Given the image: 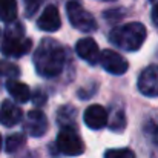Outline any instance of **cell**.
<instances>
[{
    "mask_svg": "<svg viewBox=\"0 0 158 158\" xmlns=\"http://www.w3.org/2000/svg\"><path fill=\"white\" fill-rule=\"evenodd\" d=\"M34 66L42 77H55L64 66V49L54 39L40 42L34 52Z\"/></svg>",
    "mask_w": 158,
    "mask_h": 158,
    "instance_id": "obj_1",
    "label": "cell"
},
{
    "mask_svg": "<svg viewBox=\"0 0 158 158\" xmlns=\"http://www.w3.org/2000/svg\"><path fill=\"white\" fill-rule=\"evenodd\" d=\"M109 40L112 45H115L120 49L137 51L141 48V45L146 40V28L138 22L126 23L114 28L109 34Z\"/></svg>",
    "mask_w": 158,
    "mask_h": 158,
    "instance_id": "obj_2",
    "label": "cell"
},
{
    "mask_svg": "<svg viewBox=\"0 0 158 158\" xmlns=\"http://www.w3.org/2000/svg\"><path fill=\"white\" fill-rule=\"evenodd\" d=\"M11 23L12 25L5 31V39L0 51L5 57H22L31 51L32 42L25 35V29L20 23H17L15 20Z\"/></svg>",
    "mask_w": 158,
    "mask_h": 158,
    "instance_id": "obj_3",
    "label": "cell"
},
{
    "mask_svg": "<svg viewBox=\"0 0 158 158\" xmlns=\"http://www.w3.org/2000/svg\"><path fill=\"white\" fill-rule=\"evenodd\" d=\"M66 11L69 22L75 29L81 32H94L97 29V22L94 15L89 11H86L77 0H69L66 3Z\"/></svg>",
    "mask_w": 158,
    "mask_h": 158,
    "instance_id": "obj_4",
    "label": "cell"
},
{
    "mask_svg": "<svg viewBox=\"0 0 158 158\" xmlns=\"http://www.w3.org/2000/svg\"><path fill=\"white\" fill-rule=\"evenodd\" d=\"M55 146H57L60 154L68 155V157L81 155L83 151H85V144H83L80 135L74 129H71L69 126H63L61 127V131L57 135Z\"/></svg>",
    "mask_w": 158,
    "mask_h": 158,
    "instance_id": "obj_5",
    "label": "cell"
},
{
    "mask_svg": "<svg viewBox=\"0 0 158 158\" xmlns=\"http://www.w3.org/2000/svg\"><path fill=\"white\" fill-rule=\"evenodd\" d=\"M98 63L103 66L105 71H107L109 74H114V75H121L129 68L127 60L112 49H106L103 52H100Z\"/></svg>",
    "mask_w": 158,
    "mask_h": 158,
    "instance_id": "obj_6",
    "label": "cell"
},
{
    "mask_svg": "<svg viewBox=\"0 0 158 158\" xmlns=\"http://www.w3.org/2000/svg\"><path fill=\"white\" fill-rule=\"evenodd\" d=\"M138 89L148 97L158 95V64L146 68L138 77Z\"/></svg>",
    "mask_w": 158,
    "mask_h": 158,
    "instance_id": "obj_7",
    "label": "cell"
},
{
    "mask_svg": "<svg viewBox=\"0 0 158 158\" xmlns=\"http://www.w3.org/2000/svg\"><path fill=\"white\" fill-rule=\"evenodd\" d=\"M48 129V120L46 115L40 109H34L28 112L26 121H25V131L32 137H42Z\"/></svg>",
    "mask_w": 158,
    "mask_h": 158,
    "instance_id": "obj_8",
    "label": "cell"
},
{
    "mask_svg": "<svg viewBox=\"0 0 158 158\" xmlns=\"http://www.w3.org/2000/svg\"><path fill=\"white\" fill-rule=\"evenodd\" d=\"M75 51L78 54V57L85 61H88L89 64H95L98 63V58H100V49H98V45L94 39L91 37H86V39H81L78 40L77 46H75Z\"/></svg>",
    "mask_w": 158,
    "mask_h": 158,
    "instance_id": "obj_9",
    "label": "cell"
},
{
    "mask_svg": "<svg viewBox=\"0 0 158 158\" xmlns=\"http://www.w3.org/2000/svg\"><path fill=\"white\" fill-rule=\"evenodd\" d=\"M107 110L100 105H92L85 110V123L91 129H102L107 124Z\"/></svg>",
    "mask_w": 158,
    "mask_h": 158,
    "instance_id": "obj_10",
    "label": "cell"
},
{
    "mask_svg": "<svg viewBox=\"0 0 158 158\" xmlns=\"http://www.w3.org/2000/svg\"><path fill=\"white\" fill-rule=\"evenodd\" d=\"M37 26L46 32H52L57 31L60 26H61V20H60V14H58V9L54 6V5H48L42 15L39 17L37 20Z\"/></svg>",
    "mask_w": 158,
    "mask_h": 158,
    "instance_id": "obj_11",
    "label": "cell"
},
{
    "mask_svg": "<svg viewBox=\"0 0 158 158\" xmlns=\"http://www.w3.org/2000/svg\"><path fill=\"white\" fill-rule=\"evenodd\" d=\"M22 120V109L9 100H5L0 106V124L12 127Z\"/></svg>",
    "mask_w": 158,
    "mask_h": 158,
    "instance_id": "obj_12",
    "label": "cell"
},
{
    "mask_svg": "<svg viewBox=\"0 0 158 158\" xmlns=\"http://www.w3.org/2000/svg\"><path fill=\"white\" fill-rule=\"evenodd\" d=\"M6 91L11 94V97L19 102V103H26L29 98H31V91L29 88L22 83V81H15L12 78H8L6 81Z\"/></svg>",
    "mask_w": 158,
    "mask_h": 158,
    "instance_id": "obj_13",
    "label": "cell"
},
{
    "mask_svg": "<svg viewBox=\"0 0 158 158\" xmlns=\"http://www.w3.org/2000/svg\"><path fill=\"white\" fill-rule=\"evenodd\" d=\"M17 17V2L15 0H0V20L5 23L14 22Z\"/></svg>",
    "mask_w": 158,
    "mask_h": 158,
    "instance_id": "obj_14",
    "label": "cell"
},
{
    "mask_svg": "<svg viewBox=\"0 0 158 158\" xmlns=\"http://www.w3.org/2000/svg\"><path fill=\"white\" fill-rule=\"evenodd\" d=\"M107 126L114 131H121L126 126L124 114L121 109H115L112 115H107Z\"/></svg>",
    "mask_w": 158,
    "mask_h": 158,
    "instance_id": "obj_15",
    "label": "cell"
},
{
    "mask_svg": "<svg viewBox=\"0 0 158 158\" xmlns=\"http://www.w3.org/2000/svg\"><path fill=\"white\" fill-rule=\"evenodd\" d=\"M25 144V135L23 134H14V135H9L5 141V149L8 152H15L19 151L22 146Z\"/></svg>",
    "mask_w": 158,
    "mask_h": 158,
    "instance_id": "obj_16",
    "label": "cell"
},
{
    "mask_svg": "<svg viewBox=\"0 0 158 158\" xmlns=\"http://www.w3.org/2000/svg\"><path fill=\"white\" fill-rule=\"evenodd\" d=\"M0 75L6 78H15L20 75V69L17 64H12L9 61L0 60Z\"/></svg>",
    "mask_w": 158,
    "mask_h": 158,
    "instance_id": "obj_17",
    "label": "cell"
},
{
    "mask_svg": "<svg viewBox=\"0 0 158 158\" xmlns=\"http://www.w3.org/2000/svg\"><path fill=\"white\" fill-rule=\"evenodd\" d=\"M144 134L152 143L158 144V118H151L144 124Z\"/></svg>",
    "mask_w": 158,
    "mask_h": 158,
    "instance_id": "obj_18",
    "label": "cell"
},
{
    "mask_svg": "<svg viewBox=\"0 0 158 158\" xmlns=\"http://www.w3.org/2000/svg\"><path fill=\"white\" fill-rule=\"evenodd\" d=\"M105 158H135L131 149H109L106 151Z\"/></svg>",
    "mask_w": 158,
    "mask_h": 158,
    "instance_id": "obj_19",
    "label": "cell"
},
{
    "mask_svg": "<svg viewBox=\"0 0 158 158\" xmlns=\"http://www.w3.org/2000/svg\"><path fill=\"white\" fill-rule=\"evenodd\" d=\"M45 0H23V3H25V14H26V17H32L37 11H39V8L42 6V3H43Z\"/></svg>",
    "mask_w": 158,
    "mask_h": 158,
    "instance_id": "obj_20",
    "label": "cell"
},
{
    "mask_svg": "<svg viewBox=\"0 0 158 158\" xmlns=\"http://www.w3.org/2000/svg\"><path fill=\"white\" fill-rule=\"evenodd\" d=\"M151 5H152V11H151V15H152V22L154 25L158 26V0H149Z\"/></svg>",
    "mask_w": 158,
    "mask_h": 158,
    "instance_id": "obj_21",
    "label": "cell"
},
{
    "mask_svg": "<svg viewBox=\"0 0 158 158\" xmlns=\"http://www.w3.org/2000/svg\"><path fill=\"white\" fill-rule=\"evenodd\" d=\"M0 149H2V137H0Z\"/></svg>",
    "mask_w": 158,
    "mask_h": 158,
    "instance_id": "obj_22",
    "label": "cell"
},
{
    "mask_svg": "<svg viewBox=\"0 0 158 158\" xmlns=\"http://www.w3.org/2000/svg\"><path fill=\"white\" fill-rule=\"evenodd\" d=\"M103 2H114V0H103Z\"/></svg>",
    "mask_w": 158,
    "mask_h": 158,
    "instance_id": "obj_23",
    "label": "cell"
}]
</instances>
